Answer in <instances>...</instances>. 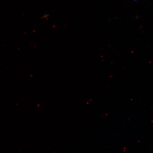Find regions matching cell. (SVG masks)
I'll use <instances>...</instances> for the list:
<instances>
[{
  "label": "cell",
  "mask_w": 153,
  "mask_h": 153,
  "mask_svg": "<svg viewBox=\"0 0 153 153\" xmlns=\"http://www.w3.org/2000/svg\"><path fill=\"white\" fill-rule=\"evenodd\" d=\"M134 1H137V0H134Z\"/></svg>",
  "instance_id": "1"
}]
</instances>
